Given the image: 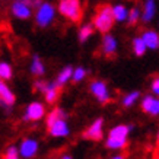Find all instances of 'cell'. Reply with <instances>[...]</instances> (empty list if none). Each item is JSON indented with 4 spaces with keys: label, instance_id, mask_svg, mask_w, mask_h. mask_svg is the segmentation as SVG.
<instances>
[{
    "label": "cell",
    "instance_id": "cell-1",
    "mask_svg": "<svg viewBox=\"0 0 159 159\" xmlns=\"http://www.w3.org/2000/svg\"><path fill=\"white\" fill-rule=\"evenodd\" d=\"M45 121H47L48 133L53 137H66L70 134V127L66 120V112L61 108H54L47 116Z\"/></svg>",
    "mask_w": 159,
    "mask_h": 159
},
{
    "label": "cell",
    "instance_id": "cell-2",
    "mask_svg": "<svg viewBox=\"0 0 159 159\" xmlns=\"http://www.w3.org/2000/svg\"><path fill=\"white\" fill-rule=\"evenodd\" d=\"M131 131L130 124H118L112 127L107 136L105 146L111 150H121L124 149L129 143V136Z\"/></svg>",
    "mask_w": 159,
    "mask_h": 159
},
{
    "label": "cell",
    "instance_id": "cell-3",
    "mask_svg": "<svg viewBox=\"0 0 159 159\" xmlns=\"http://www.w3.org/2000/svg\"><path fill=\"white\" fill-rule=\"evenodd\" d=\"M114 22H116V19H114V15H112V6L110 5L99 6L93 19H92V24H93L95 29L101 34H108L112 29Z\"/></svg>",
    "mask_w": 159,
    "mask_h": 159
},
{
    "label": "cell",
    "instance_id": "cell-4",
    "mask_svg": "<svg viewBox=\"0 0 159 159\" xmlns=\"http://www.w3.org/2000/svg\"><path fill=\"white\" fill-rule=\"evenodd\" d=\"M57 12L67 20L73 22V24H77L82 19L83 15L82 2L80 0H58Z\"/></svg>",
    "mask_w": 159,
    "mask_h": 159
},
{
    "label": "cell",
    "instance_id": "cell-5",
    "mask_svg": "<svg viewBox=\"0 0 159 159\" xmlns=\"http://www.w3.org/2000/svg\"><path fill=\"white\" fill-rule=\"evenodd\" d=\"M56 13L57 9L54 7L48 2H43V5H39L35 9V24L39 28H47L53 24V20L56 19Z\"/></svg>",
    "mask_w": 159,
    "mask_h": 159
},
{
    "label": "cell",
    "instance_id": "cell-6",
    "mask_svg": "<svg viewBox=\"0 0 159 159\" xmlns=\"http://www.w3.org/2000/svg\"><path fill=\"white\" fill-rule=\"evenodd\" d=\"M32 0H15L10 6V12L16 19L26 20L32 16Z\"/></svg>",
    "mask_w": 159,
    "mask_h": 159
},
{
    "label": "cell",
    "instance_id": "cell-7",
    "mask_svg": "<svg viewBox=\"0 0 159 159\" xmlns=\"http://www.w3.org/2000/svg\"><path fill=\"white\" fill-rule=\"evenodd\" d=\"M89 91H91L93 97L97 98V101L99 104H108L111 101L110 89H108V85L104 80H93L89 85Z\"/></svg>",
    "mask_w": 159,
    "mask_h": 159
},
{
    "label": "cell",
    "instance_id": "cell-8",
    "mask_svg": "<svg viewBox=\"0 0 159 159\" xmlns=\"http://www.w3.org/2000/svg\"><path fill=\"white\" fill-rule=\"evenodd\" d=\"M44 117H45V107L41 102L34 101L26 107L22 118H24V121H38L43 120Z\"/></svg>",
    "mask_w": 159,
    "mask_h": 159
},
{
    "label": "cell",
    "instance_id": "cell-9",
    "mask_svg": "<svg viewBox=\"0 0 159 159\" xmlns=\"http://www.w3.org/2000/svg\"><path fill=\"white\" fill-rule=\"evenodd\" d=\"M38 142L32 137H26L20 142L19 145V155L24 159H32L35 155L38 153Z\"/></svg>",
    "mask_w": 159,
    "mask_h": 159
},
{
    "label": "cell",
    "instance_id": "cell-10",
    "mask_svg": "<svg viewBox=\"0 0 159 159\" xmlns=\"http://www.w3.org/2000/svg\"><path fill=\"white\" fill-rule=\"evenodd\" d=\"M104 136V120L102 118H97L89 127H88L85 133H83V137L89 140H93V142H98V140L102 139Z\"/></svg>",
    "mask_w": 159,
    "mask_h": 159
},
{
    "label": "cell",
    "instance_id": "cell-11",
    "mask_svg": "<svg viewBox=\"0 0 159 159\" xmlns=\"http://www.w3.org/2000/svg\"><path fill=\"white\" fill-rule=\"evenodd\" d=\"M140 107H142L143 112L149 114V116H152V117L159 116V97H156V95L155 97L153 95H146L142 99Z\"/></svg>",
    "mask_w": 159,
    "mask_h": 159
},
{
    "label": "cell",
    "instance_id": "cell-12",
    "mask_svg": "<svg viewBox=\"0 0 159 159\" xmlns=\"http://www.w3.org/2000/svg\"><path fill=\"white\" fill-rule=\"evenodd\" d=\"M102 54L107 56V57H112L116 56L117 48H118V41L114 35H111L110 32L108 34H104V38H102Z\"/></svg>",
    "mask_w": 159,
    "mask_h": 159
},
{
    "label": "cell",
    "instance_id": "cell-13",
    "mask_svg": "<svg viewBox=\"0 0 159 159\" xmlns=\"http://www.w3.org/2000/svg\"><path fill=\"white\" fill-rule=\"evenodd\" d=\"M156 15V2L155 0H145L143 7H142V20L145 24L152 22Z\"/></svg>",
    "mask_w": 159,
    "mask_h": 159
},
{
    "label": "cell",
    "instance_id": "cell-14",
    "mask_svg": "<svg viewBox=\"0 0 159 159\" xmlns=\"http://www.w3.org/2000/svg\"><path fill=\"white\" fill-rule=\"evenodd\" d=\"M145 41L148 50H158L159 48V34L153 29H146L143 34L140 35Z\"/></svg>",
    "mask_w": 159,
    "mask_h": 159
},
{
    "label": "cell",
    "instance_id": "cell-15",
    "mask_svg": "<svg viewBox=\"0 0 159 159\" xmlns=\"http://www.w3.org/2000/svg\"><path fill=\"white\" fill-rule=\"evenodd\" d=\"M0 98L3 99V102L6 104L7 108L15 105V101H16L15 93L12 92V89L6 85V80H2V79H0Z\"/></svg>",
    "mask_w": 159,
    "mask_h": 159
},
{
    "label": "cell",
    "instance_id": "cell-16",
    "mask_svg": "<svg viewBox=\"0 0 159 159\" xmlns=\"http://www.w3.org/2000/svg\"><path fill=\"white\" fill-rule=\"evenodd\" d=\"M58 93H60V86L56 82H48L47 88L44 91V98L47 104H54L58 99Z\"/></svg>",
    "mask_w": 159,
    "mask_h": 159
},
{
    "label": "cell",
    "instance_id": "cell-17",
    "mask_svg": "<svg viewBox=\"0 0 159 159\" xmlns=\"http://www.w3.org/2000/svg\"><path fill=\"white\" fill-rule=\"evenodd\" d=\"M29 70H31V75H34V76H43L45 73V66H44L43 60L39 58V56L35 54L32 57V61L29 64Z\"/></svg>",
    "mask_w": 159,
    "mask_h": 159
},
{
    "label": "cell",
    "instance_id": "cell-18",
    "mask_svg": "<svg viewBox=\"0 0 159 159\" xmlns=\"http://www.w3.org/2000/svg\"><path fill=\"white\" fill-rule=\"evenodd\" d=\"M72 76H73V67L72 66H66L63 69L61 72L57 75V79H56V83H57L60 88H63L67 82L72 80Z\"/></svg>",
    "mask_w": 159,
    "mask_h": 159
},
{
    "label": "cell",
    "instance_id": "cell-19",
    "mask_svg": "<svg viewBox=\"0 0 159 159\" xmlns=\"http://www.w3.org/2000/svg\"><path fill=\"white\" fill-rule=\"evenodd\" d=\"M93 31H95V26L93 24H85L79 28V32H77V38L80 43H86L88 39L93 35Z\"/></svg>",
    "mask_w": 159,
    "mask_h": 159
},
{
    "label": "cell",
    "instance_id": "cell-20",
    "mask_svg": "<svg viewBox=\"0 0 159 159\" xmlns=\"http://www.w3.org/2000/svg\"><path fill=\"white\" fill-rule=\"evenodd\" d=\"M112 15H114L116 22H127L129 9L124 5H116V6H112Z\"/></svg>",
    "mask_w": 159,
    "mask_h": 159
},
{
    "label": "cell",
    "instance_id": "cell-21",
    "mask_svg": "<svg viewBox=\"0 0 159 159\" xmlns=\"http://www.w3.org/2000/svg\"><path fill=\"white\" fill-rule=\"evenodd\" d=\"M131 45H133V53H134V56H137V57L145 56V53L148 51V47H146V44L142 37H136V38L133 39Z\"/></svg>",
    "mask_w": 159,
    "mask_h": 159
},
{
    "label": "cell",
    "instance_id": "cell-22",
    "mask_svg": "<svg viewBox=\"0 0 159 159\" xmlns=\"http://www.w3.org/2000/svg\"><path fill=\"white\" fill-rule=\"evenodd\" d=\"M139 98H140V92L139 91H131V92H129L127 95L123 97V99H121V105L124 107V108H130V107H133L136 102H137Z\"/></svg>",
    "mask_w": 159,
    "mask_h": 159
},
{
    "label": "cell",
    "instance_id": "cell-23",
    "mask_svg": "<svg viewBox=\"0 0 159 159\" xmlns=\"http://www.w3.org/2000/svg\"><path fill=\"white\" fill-rule=\"evenodd\" d=\"M13 76V69L7 61H0V79L2 80H10Z\"/></svg>",
    "mask_w": 159,
    "mask_h": 159
},
{
    "label": "cell",
    "instance_id": "cell-24",
    "mask_svg": "<svg viewBox=\"0 0 159 159\" xmlns=\"http://www.w3.org/2000/svg\"><path fill=\"white\" fill-rule=\"evenodd\" d=\"M139 20H142V9H139V7H131V9H129L127 24L133 26V25H136Z\"/></svg>",
    "mask_w": 159,
    "mask_h": 159
},
{
    "label": "cell",
    "instance_id": "cell-25",
    "mask_svg": "<svg viewBox=\"0 0 159 159\" xmlns=\"http://www.w3.org/2000/svg\"><path fill=\"white\" fill-rule=\"evenodd\" d=\"M86 75H88V70H86L85 67H82V66H79V67H75V69H73L72 82H75V83L82 82L83 79L86 77Z\"/></svg>",
    "mask_w": 159,
    "mask_h": 159
},
{
    "label": "cell",
    "instance_id": "cell-26",
    "mask_svg": "<svg viewBox=\"0 0 159 159\" xmlns=\"http://www.w3.org/2000/svg\"><path fill=\"white\" fill-rule=\"evenodd\" d=\"M3 159H20L19 148H16V146H9V148L6 149Z\"/></svg>",
    "mask_w": 159,
    "mask_h": 159
},
{
    "label": "cell",
    "instance_id": "cell-27",
    "mask_svg": "<svg viewBox=\"0 0 159 159\" xmlns=\"http://www.w3.org/2000/svg\"><path fill=\"white\" fill-rule=\"evenodd\" d=\"M150 89H152V92H153L156 97H159V75H158V76H155L153 79H152Z\"/></svg>",
    "mask_w": 159,
    "mask_h": 159
},
{
    "label": "cell",
    "instance_id": "cell-28",
    "mask_svg": "<svg viewBox=\"0 0 159 159\" xmlns=\"http://www.w3.org/2000/svg\"><path fill=\"white\" fill-rule=\"evenodd\" d=\"M47 83H48V82H44V80H37V82L34 83V89H35V91H38V92H41V93H44L45 88H47Z\"/></svg>",
    "mask_w": 159,
    "mask_h": 159
},
{
    "label": "cell",
    "instance_id": "cell-29",
    "mask_svg": "<svg viewBox=\"0 0 159 159\" xmlns=\"http://www.w3.org/2000/svg\"><path fill=\"white\" fill-rule=\"evenodd\" d=\"M43 2H44V0H32V6L37 9L39 5H43Z\"/></svg>",
    "mask_w": 159,
    "mask_h": 159
},
{
    "label": "cell",
    "instance_id": "cell-30",
    "mask_svg": "<svg viewBox=\"0 0 159 159\" xmlns=\"http://www.w3.org/2000/svg\"><path fill=\"white\" fill-rule=\"evenodd\" d=\"M110 159H125L124 155H114V156H111Z\"/></svg>",
    "mask_w": 159,
    "mask_h": 159
},
{
    "label": "cell",
    "instance_id": "cell-31",
    "mask_svg": "<svg viewBox=\"0 0 159 159\" xmlns=\"http://www.w3.org/2000/svg\"><path fill=\"white\" fill-rule=\"evenodd\" d=\"M60 159H73V156L72 155H69V153H64V155H61V158Z\"/></svg>",
    "mask_w": 159,
    "mask_h": 159
},
{
    "label": "cell",
    "instance_id": "cell-32",
    "mask_svg": "<svg viewBox=\"0 0 159 159\" xmlns=\"http://www.w3.org/2000/svg\"><path fill=\"white\" fill-rule=\"evenodd\" d=\"M0 107H6V104L3 102V99H2V98H0ZM6 108H7V107H6Z\"/></svg>",
    "mask_w": 159,
    "mask_h": 159
},
{
    "label": "cell",
    "instance_id": "cell-33",
    "mask_svg": "<svg viewBox=\"0 0 159 159\" xmlns=\"http://www.w3.org/2000/svg\"><path fill=\"white\" fill-rule=\"evenodd\" d=\"M158 140H159V133H158Z\"/></svg>",
    "mask_w": 159,
    "mask_h": 159
},
{
    "label": "cell",
    "instance_id": "cell-34",
    "mask_svg": "<svg viewBox=\"0 0 159 159\" xmlns=\"http://www.w3.org/2000/svg\"><path fill=\"white\" fill-rule=\"evenodd\" d=\"M158 146H159V140H158Z\"/></svg>",
    "mask_w": 159,
    "mask_h": 159
}]
</instances>
